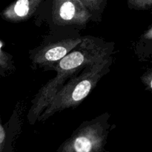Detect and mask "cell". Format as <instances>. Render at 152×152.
<instances>
[{
  "mask_svg": "<svg viewBox=\"0 0 152 152\" xmlns=\"http://www.w3.org/2000/svg\"><path fill=\"white\" fill-rule=\"evenodd\" d=\"M114 43L91 35L84 36L83 41L55 67L56 75L39 90L31 101L28 114L30 124L34 125L46 110L62 86L87 66L112 56Z\"/></svg>",
  "mask_w": 152,
  "mask_h": 152,
  "instance_id": "1",
  "label": "cell"
},
{
  "mask_svg": "<svg viewBox=\"0 0 152 152\" xmlns=\"http://www.w3.org/2000/svg\"><path fill=\"white\" fill-rule=\"evenodd\" d=\"M113 56L87 66L68 80L55 95L46 110L39 116V122H44L58 112L80 105L96 87L104 75L109 72Z\"/></svg>",
  "mask_w": 152,
  "mask_h": 152,
  "instance_id": "2",
  "label": "cell"
},
{
  "mask_svg": "<svg viewBox=\"0 0 152 152\" xmlns=\"http://www.w3.org/2000/svg\"><path fill=\"white\" fill-rule=\"evenodd\" d=\"M80 30L50 31L42 43L29 51L31 67L35 69L53 71L58 63L83 41Z\"/></svg>",
  "mask_w": 152,
  "mask_h": 152,
  "instance_id": "3",
  "label": "cell"
},
{
  "mask_svg": "<svg viewBox=\"0 0 152 152\" xmlns=\"http://www.w3.org/2000/svg\"><path fill=\"white\" fill-rule=\"evenodd\" d=\"M37 16L38 21L47 22L50 31L84 29L92 21L82 0H45Z\"/></svg>",
  "mask_w": 152,
  "mask_h": 152,
  "instance_id": "4",
  "label": "cell"
},
{
  "mask_svg": "<svg viewBox=\"0 0 152 152\" xmlns=\"http://www.w3.org/2000/svg\"><path fill=\"white\" fill-rule=\"evenodd\" d=\"M109 114L105 113L83 122L57 152H107V139L113 127L109 123Z\"/></svg>",
  "mask_w": 152,
  "mask_h": 152,
  "instance_id": "5",
  "label": "cell"
},
{
  "mask_svg": "<svg viewBox=\"0 0 152 152\" xmlns=\"http://www.w3.org/2000/svg\"><path fill=\"white\" fill-rule=\"evenodd\" d=\"M45 0H15L1 12V19L12 23L28 20L39 13Z\"/></svg>",
  "mask_w": 152,
  "mask_h": 152,
  "instance_id": "6",
  "label": "cell"
},
{
  "mask_svg": "<svg viewBox=\"0 0 152 152\" xmlns=\"http://www.w3.org/2000/svg\"><path fill=\"white\" fill-rule=\"evenodd\" d=\"M92 15V21L100 22L108 0H82Z\"/></svg>",
  "mask_w": 152,
  "mask_h": 152,
  "instance_id": "7",
  "label": "cell"
},
{
  "mask_svg": "<svg viewBox=\"0 0 152 152\" xmlns=\"http://www.w3.org/2000/svg\"><path fill=\"white\" fill-rule=\"evenodd\" d=\"M14 69L13 57L8 52L4 50V42L0 41V73L1 77L12 72Z\"/></svg>",
  "mask_w": 152,
  "mask_h": 152,
  "instance_id": "8",
  "label": "cell"
},
{
  "mask_svg": "<svg viewBox=\"0 0 152 152\" xmlns=\"http://www.w3.org/2000/svg\"><path fill=\"white\" fill-rule=\"evenodd\" d=\"M152 45V26L146 30L142 34L136 46V53L142 52V50Z\"/></svg>",
  "mask_w": 152,
  "mask_h": 152,
  "instance_id": "9",
  "label": "cell"
},
{
  "mask_svg": "<svg viewBox=\"0 0 152 152\" xmlns=\"http://www.w3.org/2000/svg\"><path fill=\"white\" fill-rule=\"evenodd\" d=\"M128 7L132 10H148L152 8V0H127Z\"/></svg>",
  "mask_w": 152,
  "mask_h": 152,
  "instance_id": "10",
  "label": "cell"
},
{
  "mask_svg": "<svg viewBox=\"0 0 152 152\" xmlns=\"http://www.w3.org/2000/svg\"><path fill=\"white\" fill-rule=\"evenodd\" d=\"M141 80H142V83L146 86L147 89L152 91V70L149 69L145 72L141 76Z\"/></svg>",
  "mask_w": 152,
  "mask_h": 152,
  "instance_id": "11",
  "label": "cell"
},
{
  "mask_svg": "<svg viewBox=\"0 0 152 152\" xmlns=\"http://www.w3.org/2000/svg\"><path fill=\"white\" fill-rule=\"evenodd\" d=\"M151 13H152V8H151Z\"/></svg>",
  "mask_w": 152,
  "mask_h": 152,
  "instance_id": "12",
  "label": "cell"
}]
</instances>
